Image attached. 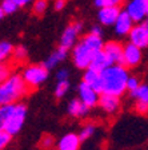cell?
I'll use <instances>...</instances> for the list:
<instances>
[{"label":"cell","instance_id":"cell-22","mask_svg":"<svg viewBox=\"0 0 148 150\" xmlns=\"http://www.w3.org/2000/svg\"><path fill=\"white\" fill-rule=\"evenodd\" d=\"M12 51H13V46L7 40L0 42V63L6 62L9 56H12Z\"/></svg>","mask_w":148,"mask_h":150},{"label":"cell","instance_id":"cell-15","mask_svg":"<svg viewBox=\"0 0 148 150\" xmlns=\"http://www.w3.org/2000/svg\"><path fill=\"white\" fill-rule=\"evenodd\" d=\"M90 107L87 106L84 102H81L79 98H74L69 100L67 106V112L68 115L72 118H86L90 112Z\"/></svg>","mask_w":148,"mask_h":150},{"label":"cell","instance_id":"cell-20","mask_svg":"<svg viewBox=\"0 0 148 150\" xmlns=\"http://www.w3.org/2000/svg\"><path fill=\"white\" fill-rule=\"evenodd\" d=\"M109 66H111V63H109L108 58L105 56V54L103 52V50H102V51H99V52L93 56L90 69L95 70V71H97V72H102L103 70H105L107 67H109Z\"/></svg>","mask_w":148,"mask_h":150},{"label":"cell","instance_id":"cell-17","mask_svg":"<svg viewBox=\"0 0 148 150\" xmlns=\"http://www.w3.org/2000/svg\"><path fill=\"white\" fill-rule=\"evenodd\" d=\"M133 20L131 19V16L127 13V11H121L119 18H117L116 23H115V31L117 35H128L131 32V30L133 28Z\"/></svg>","mask_w":148,"mask_h":150},{"label":"cell","instance_id":"cell-5","mask_svg":"<svg viewBox=\"0 0 148 150\" xmlns=\"http://www.w3.org/2000/svg\"><path fill=\"white\" fill-rule=\"evenodd\" d=\"M48 71L44 64H31L23 70L22 76L29 88H37L48 79Z\"/></svg>","mask_w":148,"mask_h":150},{"label":"cell","instance_id":"cell-28","mask_svg":"<svg viewBox=\"0 0 148 150\" xmlns=\"http://www.w3.org/2000/svg\"><path fill=\"white\" fill-rule=\"evenodd\" d=\"M47 7H48V1L47 0H36L34 3V13L35 15L41 16L44 12L47 11Z\"/></svg>","mask_w":148,"mask_h":150},{"label":"cell","instance_id":"cell-19","mask_svg":"<svg viewBox=\"0 0 148 150\" xmlns=\"http://www.w3.org/2000/svg\"><path fill=\"white\" fill-rule=\"evenodd\" d=\"M83 82L87 84H90L91 87H93L95 90H97L100 93V72L95 71L92 69H87L84 70L83 75Z\"/></svg>","mask_w":148,"mask_h":150},{"label":"cell","instance_id":"cell-8","mask_svg":"<svg viewBox=\"0 0 148 150\" xmlns=\"http://www.w3.org/2000/svg\"><path fill=\"white\" fill-rule=\"evenodd\" d=\"M143 52L142 48L130 42L128 44L124 46L123 51V66H126L127 69H133L136 66H139L142 62Z\"/></svg>","mask_w":148,"mask_h":150},{"label":"cell","instance_id":"cell-4","mask_svg":"<svg viewBox=\"0 0 148 150\" xmlns=\"http://www.w3.org/2000/svg\"><path fill=\"white\" fill-rule=\"evenodd\" d=\"M27 106L24 103L19 102V103H15L13 105V109L11 111V115H9L8 121H7V125H6V130L8 134L13 135L19 134L20 130L23 129L25 123V119H27Z\"/></svg>","mask_w":148,"mask_h":150},{"label":"cell","instance_id":"cell-40","mask_svg":"<svg viewBox=\"0 0 148 150\" xmlns=\"http://www.w3.org/2000/svg\"><path fill=\"white\" fill-rule=\"evenodd\" d=\"M147 1H148V0H147Z\"/></svg>","mask_w":148,"mask_h":150},{"label":"cell","instance_id":"cell-29","mask_svg":"<svg viewBox=\"0 0 148 150\" xmlns=\"http://www.w3.org/2000/svg\"><path fill=\"white\" fill-rule=\"evenodd\" d=\"M1 8L4 9L6 15H9V13H13L16 9L19 8V6L16 4L15 0H4L1 3Z\"/></svg>","mask_w":148,"mask_h":150},{"label":"cell","instance_id":"cell-38","mask_svg":"<svg viewBox=\"0 0 148 150\" xmlns=\"http://www.w3.org/2000/svg\"><path fill=\"white\" fill-rule=\"evenodd\" d=\"M144 24H145V27L148 28V19H147V20H145V23H144Z\"/></svg>","mask_w":148,"mask_h":150},{"label":"cell","instance_id":"cell-24","mask_svg":"<svg viewBox=\"0 0 148 150\" xmlns=\"http://www.w3.org/2000/svg\"><path fill=\"white\" fill-rule=\"evenodd\" d=\"M69 87H71V84H69V81H58L56 83V87H55V97L56 98H63L65 97V94L69 91Z\"/></svg>","mask_w":148,"mask_h":150},{"label":"cell","instance_id":"cell-30","mask_svg":"<svg viewBox=\"0 0 148 150\" xmlns=\"http://www.w3.org/2000/svg\"><path fill=\"white\" fill-rule=\"evenodd\" d=\"M123 0H95V6L99 8H104V7H120Z\"/></svg>","mask_w":148,"mask_h":150},{"label":"cell","instance_id":"cell-34","mask_svg":"<svg viewBox=\"0 0 148 150\" xmlns=\"http://www.w3.org/2000/svg\"><path fill=\"white\" fill-rule=\"evenodd\" d=\"M65 4H67V0H55L53 7H55L56 11H60V9H63L65 7Z\"/></svg>","mask_w":148,"mask_h":150},{"label":"cell","instance_id":"cell-3","mask_svg":"<svg viewBox=\"0 0 148 150\" xmlns=\"http://www.w3.org/2000/svg\"><path fill=\"white\" fill-rule=\"evenodd\" d=\"M29 90L22 74H11L8 79L0 83V106L19 103Z\"/></svg>","mask_w":148,"mask_h":150},{"label":"cell","instance_id":"cell-6","mask_svg":"<svg viewBox=\"0 0 148 150\" xmlns=\"http://www.w3.org/2000/svg\"><path fill=\"white\" fill-rule=\"evenodd\" d=\"M131 99L133 100V109L137 114H148V84H140L136 90L130 93Z\"/></svg>","mask_w":148,"mask_h":150},{"label":"cell","instance_id":"cell-23","mask_svg":"<svg viewBox=\"0 0 148 150\" xmlns=\"http://www.w3.org/2000/svg\"><path fill=\"white\" fill-rule=\"evenodd\" d=\"M13 109V105H7V106H0V131L6 130V125L8 121L11 111Z\"/></svg>","mask_w":148,"mask_h":150},{"label":"cell","instance_id":"cell-1","mask_svg":"<svg viewBox=\"0 0 148 150\" xmlns=\"http://www.w3.org/2000/svg\"><path fill=\"white\" fill-rule=\"evenodd\" d=\"M130 78L128 69L123 64H111L100 72V94L123 97L127 93V82Z\"/></svg>","mask_w":148,"mask_h":150},{"label":"cell","instance_id":"cell-12","mask_svg":"<svg viewBox=\"0 0 148 150\" xmlns=\"http://www.w3.org/2000/svg\"><path fill=\"white\" fill-rule=\"evenodd\" d=\"M147 8L148 1L147 0H131L127 6V13L131 16L135 23L143 22V19L147 18Z\"/></svg>","mask_w":148,"mask_h":150},{"label":"cell","instance_id":"cell-18","mask_svg":"<svg viewBox=\"0 0 148 150\" xmlns=\"http://www.w3.org/2000/svg\"><path fill=\"white\" fill-rule=\"evenodd\" d=\"M68 55V50L67 48H64V47L59 46L58 48H56L55 51H53L51 55H49V58L44 62V66H46L47 69H53V67H56V66L59 64L60 62H63V60L67 58Z\"/></svg>","mask_w":148,"mask_h":150},{"label":"cell","instance_id":"cell-33","mask_svg":"<svg viewBox=\"0 0 148 150\" xmlns=\"http://www.w3.org/2000/svg\"><path fill=\"white\" fill-rule=\"evenodd\" d=\"M69 78V71L67 69H60L56 72V79L58 81H67Z\"/></svg>","mask_w":148,"mask_h":150},{"label":"cell","instance_id":"cell-26","mask_svg":"<svg viewBox=\"0 0 148 150\" xmlns=\"http://www.w3.org/2000/svg\"><path fill=\"white\" fill-rule=\"evenodd\" d=\"M53 145H55V138L49 134L43 135L39 141V147L41 150H51L53 147Z\"/></svg>","mask_w":148,"mask_h":150},{"label":"cell","instance_id":"cell-21","mask_svg":"<svg viewBox=\"0 0 148 150\" xmlns=\"http://www.w3.org/2000/svg\"><path fill=\"white\" fill-rule=\"evenodd\" d=\"M96 131H97V127H96L95 123H92V122H87L86 125L80 129V131H79V137H80L81 142L90 141L91 138L96 134Z\"/></svg>","mask_w":148,"mask_h":150},{"label":"cell","instance_id":"cell-2","mask_svg":"<svg viewBox=\"0 0 148 150\" xmlns=\"http://www.w3.org/2000/svg\"><path fill=\"white\" fill-rule=\"evenodd\" d=\"M104 42H103L100 35H96L93 32L87 34L80 39L79 43L72 50V62L80 70L90 69L91 62H92L93 56L103 50Z\"/></svg>","mask_w":148,"mask_h":150},{"label":"cell","instance_id":"cell-32","mask_svg":"<svg viewBox=\"0 0 148 150\" xmlns=\"http://www.w3.org/2000/svg\"><path fill=\"white\" fill-rule=\"evenodd\" d=\"M140 84H142V82H140V79L137 78V76H131V75H130L128 82H127V91H128V93H131V91L136 90Z\"/></svg>","mask_w":148,"mask_h":150},{"label":"cell","instance_id":"cell-25","mask_svg":"<svg viewBox=\"0 0 148 150\" xmlns=\"http://www.w3.org/2000/svg\"><path fill=\"white\" fill-rule=\"evenodd\" d=\"M27 56H28V52L23 46H19V47H15V48H13L12 58H13L15 62H18V63L24 62V60L27 59Z\"/></svg>","mask_w":148,"mask_h":150},{"label":"cell","instance_id":"cell-35","mask_svg":"<svg viewBox=\"0 0 148 150\" xmlns=\"http://www.w3.org/2000/svg\"><path fill=\"white\" fill-rule=\"evenodd\" d=\"M15 1L19 7H24V6H27L29 1H32V0H15Z\"/></svg>","mask_w":148,"mask_h":150},{"label":"cell","instance_id":"cell-39","mask_svg":"<svg viewBox=\"0 0 148 150\" xmlns=\"http://www.w3.org/2000/svg\"><path fill=\"white\" fill-rule=\"evenodd\" d=\"M147 18H148V8H147Z\"/></svg>","mask_w":148,"mask_h":150},{"label":"cell","instance_id":"cell-37","mask_svg":"<svg viewBox=\"0 0 148 150\" xmlns=\"http://www.w3.org/2000/svg\"><path fill=\"white\" fill-rule=\"evenodd\" d=\"M4 16H6V12H4V9L1 8V6H0V20H1Z\"/></svg>","mask_w":148,"mask_h":150},{"label":"cell","instance_id":"cell-10","mask_svg":"<svg viewBox=\"0 0 148 150\" xmlns=\"http://www.w3.org/2000/svg\"><path fill=\"white\" fill-rule=\"evenodd\" d=\"M99 107L107 115H114L121 109V99L116 95H109V94H102L99 99Z\"/></svg>","mask_w":148,"mask_h":150},{"label":"cell","instance_id":"cell-13","mask_svg":"<svg viewBox=\"0 0 148 150\" xmlns=\"http://www.w3.org/2000/svg\"><path fill=\"white\" fill-rule=\"evenodd\" d=\"M128 36H130L131 43L140 47L142 50L145 48V47H148V28L145 27L144 23L133 25V28L131 30Z\"/></svg>","mask_w":148,"mask_h":150},{"label":"cell","instance_id":"cell-7","mask_svg":"<svg viewBox=\"0 0 148 150\" xmlns=\"http://www.w3.org/2000/svg\"><path fill=\"white\" fill-rule=\"evenodd\" d=\"M102 94L97 90H95L93 87H91L90 84L84 83L83 81L80 82L79 87H77V98L84 102L90 109H93L99 105V99H100Z\"/></svg>","mask_w":148,"mask_h":150},{"label":"cell","instance_id":"cell-9","mask_svg":"<svg viewBox=\"0 0 148 150\" xmlns=\"http://www.w3.org/2000/svg\"><path fill=\"white\" fill-rule=\"evenodd\" d=\"M81 30H83V27H81V23H79V22L74 23V24H69L64 30V32H63L59 46L67 48L68 51L71 50V48H74V47L76 46L77 36H79V34L81 32Z\"/></svg>","mask_w":148,"mask_h":150},{"label":"cell","instance_id":"cell-27","mask_svg":"<svg viewBox=\"0 0 148 150\" xmlns=\"http://www.w3.org/2000/svg\"><path fill=\"white\" fill-rule=\"evenodd\" d=\"M12 74V64L7 62L0 63V83H3L6 79H8Z\"/></svg>","mask_w":148,"mask_h":150},{"label":"cell","instance_id":"cell-16","mask_svg":"<svg viewBox=\"0 0 148 150\" xmlns=\"http://www.w3.org/2000/svg\"><path fill=\"white\" fill-rule=\"evenodd\" d=\"M120 8L116 6L114 7H104V8H100L97 13V18H99V22L102 23L104 25H112L116 23L117 18L120 15Z\"/></svg>","mask_w":148,"mask_h":150},{"label":"cell","instance_id":"cell-31","mask_svg":"<svg viewBox=\"0 0 148 150\" xmlns=\"http://www.w3.org/2000/svg\"><path fill=\"white\" fill-rule=\"evenodd\" d=\"M12 141V135L8 134L7 131H0V150H4Z\"/></svg>","mask_w":148,"mask_h":150},{"label":"cell","instance_id":"cell-36","mask_svg":"<svg viewBox=\"0 0 148 150\" xmlns=\"http://www.w3.org/2000/svg\"><path fill=\"white\" fill-rule=\"evenodd\" d=\"M91 32H93V34L100 35V36H102V30H100V27H97V25H95V27L91 30Z\"/></svg>","mask_w":148,"mask_h":150},{"label":"cell","instance_id":"cell-14","mask_svg":"<svg viewBox=\"0 0 148 150\" xmlns=\"http://www.w3.org/2000/svg\"><path fill=\"white\" fill-rule=\"evenodd\" d=\"M81 139L76 133H67L58 141V150H80Z\"/></svg>","mask_w":148,"mask_h":150},{"label":"cell","instance_id":"cell-11","mask_svg":"<svg viewBox=\"0 0 148 150\" xmlns=\"http://www.w3.org/2000/svg\"><path fill=\"white\" fill-rule=\"evenodd\" d=\"M123 51L124 46L115 40L107 42L103 46V52L105 54L111 64H123Z\"/></svg>","mask_w":148,"mask_h":150}]
</instances>
